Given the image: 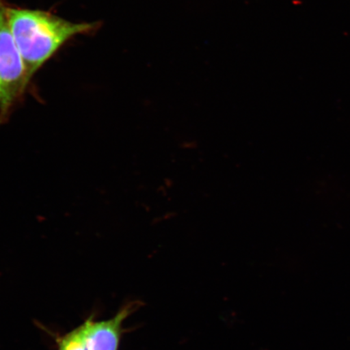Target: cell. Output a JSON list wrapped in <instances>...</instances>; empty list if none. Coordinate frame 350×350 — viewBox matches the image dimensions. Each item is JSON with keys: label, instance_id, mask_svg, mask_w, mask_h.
I'll return each instance as SVG.
<instances>
[{"label": "cell", "instance_id": "6da1fadb", "mask_svg": "<svg viewBox=\"0 0 350 350\" xmlns=\"http://www.w3.org/2000/svg\"><path fill=\"white\" fill-rule=\"evenodd\" d=\"M11 31L29 76L40 69L65 43L78 35L95 32L98 22L75 23L53 13L7 6Z\"/></svg>", "mask_w": 350, "mask_h": 350}, {"label": "cell", "instance_id": "7a4b0ae2", "mask_svg": "<svg viewBox=\"0 0 350 350\" xmlns=\"http://www.w3.org/2000/svg\"><path fill=\"white\" fill-rule=\"evenodd\" d=\"M31 80L8 23L7 5L0 1V120L10 116Z\"/></svg>", "mask_w": 350, "mask_h": 350}, {"label": "cell", "instance_id": "3957f363", "mask_svg": "<svg viewBox=\"0 0 350 350\" xmlns=\"http://www.w3.org/2000/svg\"><path fill=\"white\" fill-rule=\"evenodd\" d=\"M142 306V301H131L116 317L108 321L92 319L82 326L86 350H118L122 334V323Z\"/></svg>", "mask_w": 350, "mask_h": 350}, {"label": "cell", "instance_id": "277c9868", "mask_svg": "<svg viewBox=\"0 0 350 350\" xmlns=\"http://www.w3.org/2000/svg\"><path fill=\"white\" fill-rule=\"evenodd\" d=\"M59 350H86L82 326L69 332L60 340Z\"/></svg>", "mask_w": 350, "mask_h": 350}]
</instances>
